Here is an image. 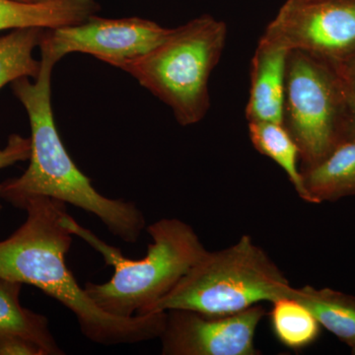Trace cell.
Segmentation results:
<instances>
[{"instance_id": "52a82bcc", "label": "cell", "mask_w": 355, "mask_h": 355, "mask_svg": "<svg viewBox=\"0 0 355 355\" xmlns=\"http://www.w3.org/2000/svg\"><path fill=\"white\" fill-rule=\"evenodd\" d=\"M261 37L335 67L355 53V0H286Z\"/></svg>"}, {"instance_id": "d6986e66", "label": "cell", "mask_w": 355, "mask_h": 355, "mask_svg": "<svg viewBox=\"0 0 355 355\" xmlns=\"http://www.w3.org/2000/svg\"><path fill=\"white\" fill-rule=\"evenodd\" d=\"M0 355H46L42 347L18 336L0 335Z\"/></svg>"}, {"instance_id": "277c9868", "label": "cell", "mask_w": 355, "mask_h": 355, "mask_svg": "<svg viewBox=\"0 0 355 355\" xmlns=\"http://www.w3.org/2000/svg\"><path fill=\"white\" fill-rule=\"evenodd\" d=\"M227 25L202 15L171 29L146 55L120 60L112 67L137 79L172 110L183 127L196 125L210 107L209 77L227 41Z\"/></svg>"}, {"instance_id": "3957f363", "label": "cell", "mask_w": 355, "mask_h": 355, "mask_svg": "<svg viewBox=\"0 0 355 355\" xmlns=\"http://www.w3.org/2000/svg\"><path fill=\"white\" fill-rule=\"evenodd\" d=\"M64 223L72 235L101 254L107 266H113L111 279L104 284L89 282L84 289L100 309L116 317L148 314L207 251L190 224L178 218H162L147 227L153 243L139 260L123 256L119 248L77 223L69 212Z\"/></svg>"}, {"instance_id": "8992f818", "label": "cell", "mask_w": 355, "mask_h": 355, "mask_svg": "<svg viewBox=\"0 0 355 355\" xmlns=\"http://www.w3.org/2000/svg\"><path fill=\"white\" fill-rule=\"evenodd\" d=\"M345 97L333 67L305 51H291L284 125L300 150L301 171L321 162L340 144Z\"/></svg>"}, {"instance_id": "2e32d148", "label": "cell", "mask_w": 355, "mask_h": 355, "mask_svg": "<svg viewBox=\"0 0 355 355\" xmlns=\"http://www.w3.org/2000/svg\"><path fill=\"white\" fill-rule=\"evenodd\" d=\"M273 335L287 349L302 350L313 345L321 333V324L305 305L292 297L272 302L270 313Z\"/></svg>"}, {"instance_id": "603a6c76", "label": "cell", "mask_w": 355, "mask_h": 355, "mask_svg": "<svg viewBox=\"0 0 355 355\" xmlns=\"http://www.w3.org/2000/svg\"><path fill=\"white\" fill-rule=\"evenodd\" d=\"M352 354L355 355V347L352 349Z\"/></svg>"}, {"instance_id": "7c38bea8", "label": "cell", "mask_w": 355, "mask_h": 355, "mask_svg": "<svg viewBox=\"0 0 355 355\" xmlns=\"http://www.w3.org/2000/svg\"><path fill=\"white\" fill-rule=\"evenodd\" d=\"M302 173L313 203L355 196V142H342L324 160Z\"/></svg>"}, {"instance_id": "4fadbf2b", "label": "cell", "mask_w": 355, "mask_h": 355, "mask_svg": "<svg viewBox=\"0 0 355 355\" xmlns=\"http://www.w3.org/2000/svg\"><path fill=\"white\" fill-rule=\"evenodd\" d=\"M22 284L0 279V335L18 336L38 345L46 355H62L44 315L26 309L20 303Z\"/></svg>"}, {"instance_id": "ffe728a7", "label": "cell", "mask_w": 355, "mask_h": 355, "mask_svg": "<svg viewBox=\"0 0 355 355\" xmlns=\"http://www.w3.org/2000/svg\"><path fill=\"white\" fill-rule=\"evenodd\" d=\"M355 142V94H347L340 125V144Z\"/></svg>"}, {"instance_id": "9c48e42d", "label": "cell", "mask_w": 355, "mask_h": 355, "mask_svg": "<svg viewBox=\"0 0 355 355\" xmlns=\"http://www.w3.org/2000/svg\"><path fill=\"white\" fill-rule=\"evenodd\" d=\"M160 336L163 355H259L257 329L266 316L261 304L223 316L196 311H165Z\"/></svg>"}, {"instance_id": "6da1fadb", "label": "cell", "mask_w": 355, "mask_h": 355, "mask_svg": "<svg viewBox=\"0 0 355 355\" xmlns=\"http://www.w3.org/2000/svg\"><path fill=\"white\" fill-rule=\"evenodd\" d=\"M67 203L48 197L26 200L27 218L0 241V279L30 284L73 313L81 333L102 345H135L160 338L166 312L130 318L108 314L91 300L65 263L72 233L64 225Z\"/></svg>"}, {"instance_id": "9a60e30c", "label": "cell", "mask_w": 355, "mask_h": 355, "mask_svg": "<svg viewBox=\"0 0 355 355\" xmlns=\"http://www.w3.org/2000/svg\"><path fill=\"white\" fill-rule=\"evenodd\" d=\"M250 140L259 153L272 159L284 170L301 200L313 203L306 190L303 173L299 166L300 150L284 123L275 121H248Z\"/></svg>"}, {"instance_id": "cb8c5ba5", "label": "cell", "mask_w": 355, "mask_h": 355, "mask_svg": "<svg viewBox=\"0 0 355 355\" xmlns=\"http://www.w3.org/2000/svg\"><path fill=\"white\" fill-rule=\"evenodd\" d=\"M1 209H2V205H1V203H0V214H1Z\"/></svg>"}, {"instance_id": "5b68a950", "label": "cell", "mask_w": 355, "mask_h": 355, "mask_svg": "<svg viewBox=\"0 0 355 355\" xmlns=\"http://www.w3.org/2000/svg\"><path fill=\"white\" fill-rule=\"evenodd\" d=\"M294 287L249 235L225 249L205 252L148 314L172 309L211 316L235 314L263 302L291 297Z\"/></svg>"}, {"instance_id": "8fae6325", "label": "cell", "mask_w": 355, "mask_h": 355, "mask_svg": "<svg viewBox=\"0 0 355 355\" xmlns=\"http://www.w3.org/2000/svg\"><path fill=\"white\" fill-rule=\"evenodd\" d=\"M99 10L95 0H49L39 3L0 0V32L79 24Z\"/></svg>"}, {"instance_id": "30bf717a", "label": "cell", "mask_w": 355, "mask_h": 355, "mask_svg": "<svg viewBox=\"0 0 355 355\" xmlns=\"http://www.w3.org/2000/svg\"><path fill=\"white\" fill-rule=\"evenodd\" d=\"M291 51L261 37L250 71L248 121L284 123L287 58Z\"/></svg>"}, {"instance_id": "7a4b0ae2", "label": "cell", "mask_w": 355, "mask_h": 355, "mask_svg": "<svg viewBox=\"0 0 355 355\" xmlns=\"http://www.w3.org/2000/svg\"><path fill=\"white\" fill-rule=\"evenodd\" d=\"M40 60L34 80L23 77L11 83L29 118L31 154L27 170L1 184L0 198L17 207L30 198H55L94 214L123 242L137 243L146 225L144 212L135 202L103 196L70 157L51 109V73L57 62L42 51Z\"/></svg>"}, {"instance_id": "ac0fdd59", "label": "cell", "mask_w": 355, "mask_h": 355, "mask_svg": "<svg viewBox=\"0 0 355 355\" xmlns=\"http://www.w3.org/2000/svg\"><path fill=\"white\" fill-rule=\"evenodd\" d=\"M31 154V140L12 135L9 137L6 146L0 150V170L22 161L29 160ZM1 191V184H0Z\"/></svg>"}, {"instance_id": "ba28073f", "label": "cell", "mask_w": 355, "mask_h": 355, "mask_svg": "<svg viewBox=\"0 0 355 355\" xmlns=\"http://www.w3.org/2000/svg\"><path fill=\"white\" fill-rule=\"evenodd\" d=\"M170 31L144 18L106 19L93 15L79 24L44 29L39 48L57 62L69 53H83L112 65L146 55Z\"/></svg>"}, {"instance_id": "5bb4252c", "label": "cell", "mask_w": 355, "mask_h": 355, "mask_svg": "<svg viewBox=\"0 0 355 355\" xmlns=\"http://www.w3.org/2000/svg\"><path fill=\"white\" fill-rule=\"evenodd\" d=\"M291 297L305 305L338 340L350 349L355 347V296L328 287L305 286L293 288Z\"/></svg>"}, {"instance_id": "7402d4cb", "label": "cell", "mask_w": 355, "mask_h": 355, "mask_svg": "<svg viewBox=\"0 0 355 355\" xmlns=\"http://www.w3.org/2000/svg\"><path fill=\"white\" fill-rule=\"evenodd\" d=\"M17 1L28 2V3H39V2L49 1V0H17Z\"/></svg>"}, {"instance_id": "e0dca14e", "label": "cell", "mask_w": 355, "mask_h": 355, "mask_svg": "<svg viewBox=\"0 0 355 355\" xmlns=\"http://www.w3.org/2000/svg\"><path fill=\"white\" fill-rule=\"evenodd\" d=\"M44 31V28H24L0 37V89L23 77L38 76L41 60L33 53L40 46Z\"/></svg>"}, {"instance_id": "44dd1931", "label": "cell", "mask_w": 355, "mask_h": 355, "mask_svg": "<svg viewBox=\"0 0 355 355\" xmlns=\"http://www.w3.org/2000/svg\"><path fill=\"white\" fill-rule=\"evenodd\" d=\"M333 69L340 77L347 94H355V53L347 62Z\"/></svg>"}]
</instances>
